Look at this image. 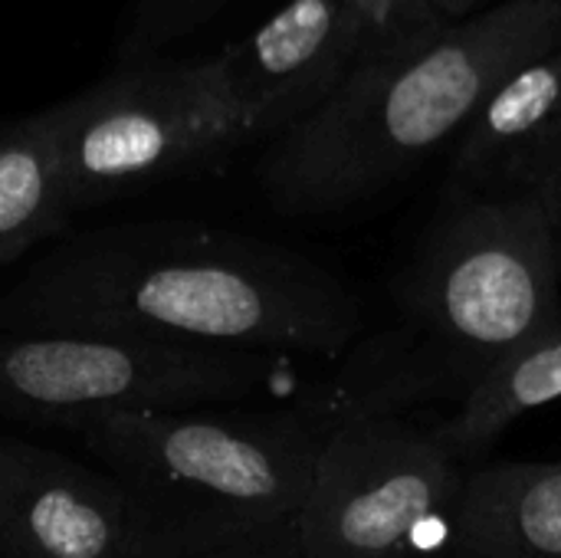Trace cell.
<instances>
[{
	"instance_id": "6da1fadb",
	"label": "cell",
	"mask_w": 561,
	"mask_h": 558,
	"mask_svg": "<svg viewBox=\"0 0 561 558\" xmlns=\"http://www.w3.org/2000/svg\"><path fill=\"white\" fill-rule=\"evenodd\" d=\"M355 293L286 247L194 220L115 224L36 257L0 293V332L342 358Z\"/></svg>"
},
{
	"instance_id": "7a4b0ae2",
	"label": "cell",
	"mask_w": 561,
	"mask_h": 558,
	"mask_svg": "<svg viewBox=\"0 0 561 558\" xmlns=\"http://www.w3.org/2000/svg\"><path fill=\"white\" fill-rule=\"evenodd\" d=\"M561 43V0H496L427 36L358 59L345 79L260 161L266 197L286 214L362 204L457 141L490 92Z\"/></svg>"
},
{
	"instance_id": "3957f363",
	"label": "cell",
	"mask_w": 561,
	"mask_h": 558,
	"mask_svg": "<svg viewBox=\"0 0 561 558\" xmlns=\"http://www.w3.org/2000/svg\"><path fill=\"white\" fill-rule=\"evenodd\" d=\"M76 434L178 558L293 523L329 441L299 401L276 411H115Z\"/></svg>"
},
{
	"instance_id": "277c9868",
	"label": "cell",
	"mask_w": 561,
	"mask_h": 558,
	"mask_svg": "<svg viewBox=\"0 0 561 558\" xmlns=\"http://www.w3.org/2000/svg\"><path fill=\"white\" fill-rule=\"evenodd\" d=\"M411 322L473 388L549 342L561 329V243L542 197L463 194L414 270Z\"/></svg>"
},
{
	"instance_id": "5b68a950",
	"label": "cell",
	"mask_w": 561,
	"mask_h": 558,
	"mask_svg": "<svg viewBox=\"0 0 561 558\" xmlns=\"http://www.w3.org/2000/svg\"><path fill=\"white\" fill-rule=\"evenodd\" d=\"M283 355L0 332V421L72 428L115 411H197L256 398Z\"/></svg>"
},
{
	"instance_id": "8992f818",
	"label": "cell",
	"mask_w": 561,
	"mask_h": 558,
	"mask_svg": "<svg viewBox=\"0 0 561 558\" xmlns=\"http://www.w3.org/2000/svg\"><path fill=\"white\" fill-rule=\"evenodd\" d=\"M49 112L72 214L240 145L214 56L118 69Z\"/></svg>"
},
{
	"instance_id": "52a82bcc",
	"label": "cell",
	"mask_w": 561,
	"mask_h": 558,
	"mask_svg": "<svg viewBox=\"0 0 561 558\" xmlns=\"http://www.w3.org/2000/svg\"><path fill=\"white\" fill-rule=\"evenodd\" d=\"M463 490L460 457L440 428L404 418L335 431L296 516L306 558H414L431 523L450 520Z\"/></svg>"
},
{
	"instance_id": "ba28073f",
	"label": "cell",
	"mask_w": 561,
	"mask_h": 558,
	"mask_svg": "<svg viewBox=\"0 0 561 558\" xmlns=\"http://www.w3.org/2000/svg\"><path fill=\"white\" fill-rule=\"evenodd\" d=\"M0 558H178V553L102 467L0 434Z\"/></svg>"
},
{
	"instance_id": "9c48e42d",
	"label": "cell",
	"mask_w": 561,
	"mask_h": 558,
	"mask_svg": "<svg viewBox=\"0 0 561 558\" xmlns=\"http://www.w3.org/2000/svg\"><path fill=\"white\" fill-rule=\"evenodd\" d=\"M355 56V0L279 7L263 26L214 56L237 138L283 135L345 79Z\"/></svg>"
},
{
	"instance_id": "30bf717a",
	"label": "cell",
	"mask_w": 561,
	"mask_h": 558,
	"mask_svg": "<svg viewBox=\"0 0 561 558\" xmlns=\"http://www.w3.org/2000/svg\"><path fill=\"white\" fill-rule=\"evenodd\" d=\"M561 171V43L513 69L454 148L470 197L542 194Z\"/></svg>"
},
{
	"instance_id": "8fae6325",
	"label": "cell",
	"mask_w": 561,
	"mask_h": 558,
	"mask_svg": "<svg viewBox=\"0 0 561 558\" xmlns=\"http://www.w3.org/2000/svg\"><path fill=\"white\" fill-rule=\"evenodd\" d=\"M342 365L296 401L332 437L348 424L398 421L431 401H467V372L414 322L352 345Z\"/></svg>"
},
{
	"instance_id": "7c38bea8",
	"label": "cell",
	"mask_w": 561,
	"mask_h": 558,
	"mask_svg": "<svg viewBox=\"0 0 561 558\" xmlns=\"http://www.w3.org/2000/svg\"><path fill=\"white\" fill-rule=\"evenodd\" d=\"M454 558H561V464H496L463 477Z\"/></svg>"
},
{
	"instance_id": "4fadbf2b",
	"label": "cell",
	"mask_w": 561,
	"mask_h": 558,
	"mask_svg": "<svg viewBox=\"0 0 561 558\" xmlns=\"http://www.w3.org/2000/svg\"><path fill=\"white\" fill-rule=\"evenodd\" d=\"M69 217L53 112L0 125V266L59 237Z\"/></svg>"
},
{
	"instance_id": "5bb4252c",
	"label": "cell",
	"mask_w": 561,
	"mask_h": 558,
	"mask_svg": "<svg viewBox=\"0 0 561 558\" xmlns=\"http://www.w3.org/2000/svg\"><path fill=\"white\" fill-rule=\"evenodd\" d=\"M561 398V329L533 349L529 355L496 368L490 378H483L460 411L440 424V437L447 447L467 460L473 454H483L513 421L523 414L552 405Z\"/></svg>"
},
{
	"instance_id": "9a60e30c",
	"label": "cell",
	"mask_w": 561,
	"mask_h": 558,
	"mask_svg": "<svg viewBox=\"0 0 561 558\" xmlns=\"http://www.w3.org/2000/svg\"><path fill=\"white\" fill-rule=\"evenodd\" d=\"M355 16H358L355 62L375 53H388L417 36H427L447 23V16L440 13V0H355Z\"/></svg>"
},
{
	"instance_id": "2e32d148",
	"label": "cell",
	"mask_w": 561,
	"mask_h": 558,
	"mask_svg": "<svg viewBox=\"0 0 561 558\" xmlns=\"http://www.w3.org/2000/svg\"><path fill=\"white\" fill-rule=\"evenodd\" d=\"M293 523L276 526V529H263V533H253V536H243V539H233V543H227V546H220V549H214V553L201 558H306L302 549H299Z\"/></svg>"
},
{
	"instance_id": "e0dca14e",
	"label": "cell",
	"mask_w": 561,
	"mask_h": 558,
	"mask_svg": "<svg viewBox=\"0 0 561 558\" xmlns=\"http://www.w3.org/2000/svg\"><path fill=\"white\" fill-rule=\"evenodd\" d=\"M210 0H145V10H141V33H154L161 36L164 30H181L184 26V16L194 10V7H204Z\"/></svg>"
},
{
	"instance_id": "ac0fdd59",
	"label": "cell",
	"mask_w": 561,
	"mask_h": 558,
	"mask_svg": "<svg viewBox=\"0 0 561 558\" xmlns=\"http://www.w3.org/2000/svg\"><path fill=\"white\" fill-rule=\"evenodd\" d=\"M496 0H440V13L447 16V20H463V16H470V13H480V10H486V7H493Z\"/></svg>"
},
{
	"instance_id": "d6986e66",
	"label": "cell",
	"mask_w": 561,
	"mask_h": 558,
	"mask_svg": "<svg viewBox=\"0 0 561 558\" xmlns=\"http://www.w3.org/2000/svg\"><path fill=\"white\" fill-rule=\"evenodd\" d=\"M542 197V204L549 207V217H552V227H556V234H559V243H561V171L556 174V181L539 194Z\"/></svg>"
}]
</instances>
